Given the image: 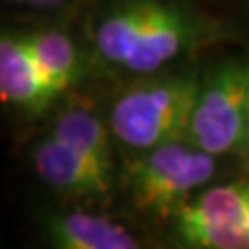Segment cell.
Here are the masks:
<instances>
[{"label":"cell","instance_id":"obj_3","mask_svg":"<svg viewBox=\"0 0 249 249\" xmlns=\"http://www.w3.org/2000/svg\"><path fill=\"white\" fill-rule=\"evenodd\" d=\"M216 156L187 139H175L150 150L129 164V193L139 212L173 218L193 193L212 181Z\"/></svg>","mask_w":249,"mask_h":249},{"label":"cell","instance_id":"obj_6","mask_svg":"<svg viewBox=\"0 0 249 249\" xmlns=\"http://www.w3.org/2000/svg\"><path fill=\"white\" fill-rule=\"evenodd\" d=\"M36 175L50 189L71 197H104L110 191L112 170L100 166L65 139L48 133L31 154Z\"/></svg>","mask_w":249,"mask_h":249},{"label":"cell","instance_id":"obj_11","mask_svg":"<svg viewBox=\"0 0 249 249\" xmlns=\"http://www.w3.org/2000/svg\"><path fill=\"white\" fill-rule=\"evenodd\" d=\"M243 152H245L247 160H249V124H247V135H245V147H243Z\"/></svg>","mask_w":249,"mask_h":249},{"label":"cell","instance_id":"obj_7","mask_svg":"<svg viewBox=\"0 0 249 249\" xmlns=\"http://www.w3.org/2000/svg\"><path fill=\"white\" fill-rule=\"evenodd\" d=\"M56 98L25 34H0V100L21 110L40 112Z\"/></svg>","mask_w":249,"mask_h":249},{"label":"cell","instance_id":"obj_2","mask_svg":"<svg viewBox=\"0 0 249 249\" xmlns=\"http://www.w3.org/2000/svg\"><path fill=\"white\" fill-rule=\"evenodd\" d=\"M201 77L178 73L152 77L124 89L110 112V131L137 152L185 139Z\"/></svg>","mask_w":249,"mask_h":249},{"label":"cell","instance_id":"obj_1","mask_svg":"<svg viewBox=\"0 0 249 249\" xmlns=\"http://www.w3.org/2000/svg\"><path fill=\"white\" fill-rule=\"evenodd\" d=\"M204 37V21L166 0H131L100 19L96 48L104 62L150 75L193 50Z\"/></svg>","mask_w":249,"mask_h":249},{"label":"cell","instance_id":"obj_9","mask_svg":"<svg viewBox=\"0 0 249 249\" xmlns=\"http://www.w3.org/2000/svg\"><path fill=\"white\" fill-rule=\"evenodd\" d=\"M25 37L46 79L56 96H60L73 85L79 67V54L73 40L56 29H37L25 34Z\"/></svg>","mask_w":249,"mask_h":249},{"label":"cell","instance_id":"obj_5","mask_svg":"<svg viewBox=\"0 0 249 249\" xmlns=\"http://www.w3.org/2000/svg\"><path fill=\"white\" fill-rule=\"evenodd\" d=\"M177 237L196 249H249V181L214 185L173 216Z\"/></svg>","mask_w":249,"mask_h":249},{"label":"cell","instance_id":"obj_4","mask_svg":"<svg viewBox=\"0 0 249 249\" xmlns=\"http://www.w3.org/2000/svg\"><path fill=\"white\" fill-rule=\"evenodd\" d=\"M249 124V56L220 62L201 79L185 139L214 156L243 152Z\"/></svg>","mask_w":249,"mask_h":249},{"label":"cell","instance_id":"obj_8","mask_svg":"<svg viewBox=\"0 0 249 249\" xmlns=\"http://www.w3.org/2000/svg\"><path fill=\"white\" fill-rule=\"evenodd\" d=\"M46 237L60 249H135L139 239L121 222L88 212H67L46 222Z\"/></svg>","mask_w":249,"mask_h":249},{"label":"cell","instance_id":"obj_10","mask_svg":"<svg viewBox=\"0 0 249 249\" xmlns=\"http://www.w3.org/2000/svg\"><path fill=\"white\" fill-rule=\"evenodd\" d=\"M50 133L65 139L75 150L85 154L89 160L100 166L112 168L110 164V145H108V131L102 119L88 110V108H71L62 112Z\"/></svg>","mask_w":249,"mask_h":249}]
</instances>
